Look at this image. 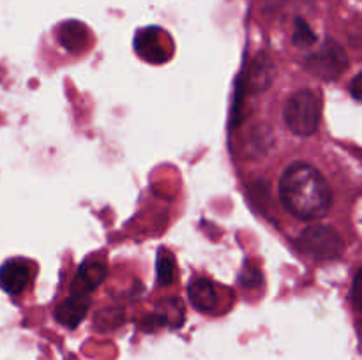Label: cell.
<instances>
[{
    "label": "cell",
    "instance_id": "cell-1",
    "mask_svg": "<svg viewBox=\"0 0 362 360\" xmlns=\"http://www.w3.org/2000/svg\"><path fill=\"white\" fill-rule=\"evenodd\" d=\"M279 200L297 219L317 221L331 208L332 189L315 166L293 162L279 180Z\"/></svg>",
    "mask_w": 362,
    "mask_h": 360
},
{
    "label": "cell",
    "instance_id": "cell-2",
    "mask_svg": "<svg viewBox=\"0 0 362 360\" xmlns=\"http://www.w3.org/2000/svg\"><path fill=\"white\" fill-rule=\"evenodd\" d=\"M283 116L297 136H310L318 129L320 122V102L315 92L311 90H297L286 101L283 108Z\"/></svg>",
    "mask_w": 362,
    "mask_h": 360
},
{
    "label": "cell",
    "instance_id": "cell-3",
    "mask_svg": "<svg viewBox=\"0 0 362 360\" xmlns=\"http://www.w3.org/2000/svg\"><path fill=\"white\" fill-rule=\"evenodd\" d=\"M296 244L304 254L315 260H334L343 249V242L338 233L324 224L308 226Z\"/></svg>",
    "mask_w": 362,
    "mask_h": 360
},
{
    "label": "cell",
    "instance_id": "cell-4",
    "mask_svg": "<svg viewBox=\"0 0 362 360\" xmlns=\"http://www.w3.org/2000/svg\"><path fill=\"white\" fill-rule=\"evenodd\" d=\"M306 67L315 76L324 78V80H334L345 73V69L349 67V59L341 46L327 41L318 52L308 56Z\"/></svg>",
    "mask_w": 362,
    "mask_h": 360
},
{
    "label": "cell",
    "instance_id": "cell-5",
    "mask_svg": "<svg viewBox=\"0 0 362 360\" xmlns=\"http://www.w3.org/2000/svg\"><path fill=\"white\" fill-rule=\"evenodd\" d=\"M134 49L138 55L151 64H163L172 59L173 42L163 28L151 27L141 30L134 39Z\"/></svg>",
    "mask_w": 362,
    "mask_h": 360
},
{
    "label": "cell",
    "instance_id": "cell-6",
    "mask_svg": "<svg viewBox=\"0 0 362 360\" xmlns=\"http://www.w3.org/2000/svg\"><path fill=\"white\" fill-rule=\"evenodd\" d=\"M30 281V268L23 260H9L0 267V288L9 295H18Z\"/></svg>",
    "mask_w": 362,
    "mask_h": 360
},
{
    "label": "cell",
    "instance_id": "cell-7",
    "mask_svg": "<svg viewBox=\"0 0 362 360\" xmlns=\"http://www.w3.org/2000/svg\"><path fill=\"white\" fill-rule=\"evenodd\" d=\"M90 299L88 295H73L60 302L55 309V320L66 328H76L87 316Z\"/></svg>",
    "mask_w": 362,
    "mask_h": 360
},
{
    "label": "cell",
    "instance_id": "cell-8",
    "mask_svg": "<svg viewBox=\"0 0 362 360\" xmlns=\"http://www.w3.org/2000/svg\"><path fill=\"white\" fill-rule=\"evenodd\" d=\"M106 277V265L101 261H85L80 270L74 275V281L71 284L73 295H88L94 292Z\"/></svg>",
    "mask_w": 362,
    "mask_h": 360
},
{
    "label": "cell",
    "instance_id": "cell-9",
    "mask_svg": "<svg viewBox=\"0 0 362 360\" xmlns=\"http://www.w3.org/2000/svg\"><path fill=\"white\" fill-rule=\"evenodd\" d=\"M187 295H189V300L194 309H198L200 313L214 311V307L218 306V292H216L214 284L209 279H194L187 286Z\"/></svg>",
    "mask_w": 362,
    "mask_h": 360
},
{
    "label": "cell",
    "instance_id": "cell-10",
    "mask_svg": "<svg viewBox=\"0 0 362 360\" xmlns=\"http://www.w3.org/2000/svg\"><path fill=\"white\" fill-rule=\"evenodd\" d=\"M272 76H274V66L271 60L265 55L257 56L247 71V87L253 92L265 90L271 85Z\"/></svg>",
    "mask_w": 362,
    "mask_h": 360
},
{
    "label": "cell",
    "instance_id": "cell-11",
    "mask_svg": "<svg viewBox=\"0 0 362 360\" xmlns=\"http://www.w3.org/2000/svg\"><path fill=\"white\" fill-rule=\"evenodd\" d=\"M59 41L64 49L69 53H78L87 44V28L78 21H67L60 27Z\"/></svg>",
    "mask_w": 362,
    "mask_h": 360
},
{
    "label": "cell",
    "instance_id": "cell-12",
    "mask_svg": "<svg viewBox=\"0 0 362 360\" xmlns=\"http://www.w3.org/2000/svg\"><path fill=\"white\" fill-rule=\"evenodd\" d=\"M158 321L161 325H172V327H180L184 321V309L180 300H166L158 311Z\"/></svg>",
    "mask_w": 362,
    "mask_h": 360
},
{
    "label": "cell",
    "instance_id": "cell-13",
    "mask_svg": "<svg viewBox=\"0 0 362 360\" xmlns=\"http://www.w3.org/2000/svg\"><path fill=\"white\" fill-rule=\"evenodd\" d=\"M175 275V260L168 251L161 249L158 256V281L161 286L172 284Z\"/></svg>",
    "mask_w": 362,
    "mask_h": 360
},
{
    "label": "cell",
    "instance_id": "cell-14",
    "mask_svg": "<svg viewBox=\"0 0 362 360\" xmlns=\"http://www.w3.org/2000/svg\"><path fill=\"white\" fill-rule=\"evenodd\" d=\"M292 41H293V44L299 46V48H308V46L315 44L317 37H315V34H313V30L310 28V25H308L304 20H300V18H297L296 30H293Z\"/></svg>",
    "mask_w": 362,
    "mask_h": 360
},
{
    "label": "cell",
    "instance_id": "cell-15",
    "mask_svg": "<svg viewBox=\"0 0 362 360\" xmlns=\"http://www.w3.org/2000/svg\"><path fill=\"white\" fill-rule=\"evenodd\" d=\"M251 268L253 267H246V270L240 274V281H243L244 286H250V288H253V286L260 284V275H251Z\"/></svg>",
    "mask_w": 362,
    "mask_h": 360
},
{
    "label": "cell",
    "instance_id": "cell-16",
    "mask_svg": "<svg viewBox=\"0 0 362 360\" xmlns=\"http://www.w3.org/2000/svg\"><path fill=\"white\" fill-rule=\"evenodd\" d=\"M359 284H361V272H357L356 279H354V288H352V293H354V304H356V309H359Z\"/></svg>",
    "mask_w": 362,
    "mask_h": 360
},
{
    "label": "cell",
    "instance_id": "cell-17",
    "mask_svg": "<svg viewBox=\"0 0 362 360\" xmlns=\"http://www.w3.org/2000/svg\"><path fill=\"white\" fill-rule=\"evenodd\" d=\"M352 95L357 99V101L361 99V76L359 74H357L352 81Z\"/></svg>",
    "mask_w": 362,
    "mask_h": 360
}]
</instances>
